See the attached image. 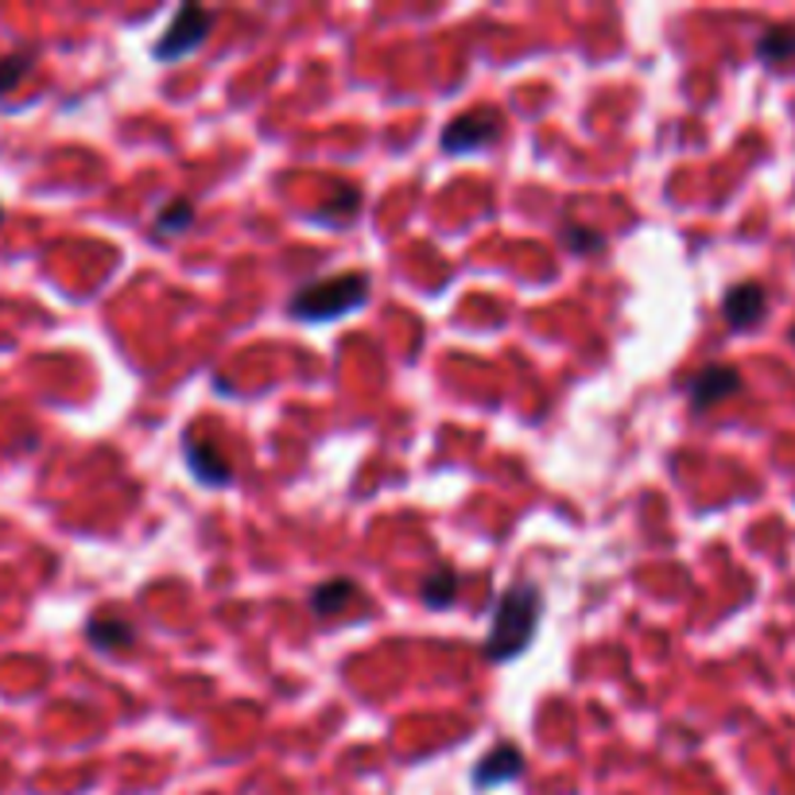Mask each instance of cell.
<instances>
[{"label":"cell","instance_id":"obj_1","mask_svg":"<svg viewBox=\"0 0 795 795\" xmlns=\"http://www.w3.org/2000/svg\"><path fill=\"white\" fill-rule=\"evenodd\" d=\"M543 617V594L535 583H512L509 590L493 601L489 632H485V660L489 664H512L532 648Z\"/></svg>","mask_w":795,"mask_h":795},{"label":"cell","instance_id":"obj_2","mask_svg":"<svg viewBox=\"0 0 795 795\" xmlns=\"http://www.w3.org/2000/svg\"><path fill=\"white\" fill-rule=\"evenodd\" d=\"M369 303V276L365 272H345L334 279H314L303 284L287 299V314L299 322H334Z\"/></svg>","mask_w":795,"mask_h":795},{"label":"cell","instance_id":"obj_3","mask_svg":"<svg viewBox=\"0 0 795 795\" xmlns=\"http://www.w3.org/2000/svg\"><path fill=\"white\" fill-rule=\"evenodd\" d=\"M210 27H213L210 12L198 9V4H183L172 16V24H167V32L156 40L152 55H156V63H179V58L195 55V51L210 40Z\"/></svg>","mask_w":795,"mask_h":795},{"label":"cell","instance_id":"obj_4","mask_svg":"<svg viewBox=\"0 0 795 795\" xmlns=\"http://www.w3.org/2000/svg\"><path fill=\"white\" fill-rule=\"evenodd\" d=\"M500 136V117L493 113V109H470V113L454 117L451 124L443 129V136H439V148L446 152V156H474V152H482L489 140Z\"/></svg>","mask_w":795,"mask_h":795},{"label":"cell","instance_id":"obj_5","mask_svg":"<svg viewBox=\"0 0 795 795\" xmlns=\"http://www.w3.org/2000/svg\"><path fill=\"white\" fill-rule=\"evenodd\" d=\"M183 459H187V470L195 474V482L210 485V489L233 485V466L225 462V454L213 443H206V439H195V435L183 439Z\"/></svg>","mask_w":795,"mask_h":795},{"label":"cell","instance_id":"obj_6","mask_svg":"<svg viewBox=\"0 0 795 795\" xmlns=\"http://www.w3.org/2000/svg\"><path fill=\"white\" fill-rule=\"evenodd\" d=\"M520 772H525V753H520L517 746H497L493 753H485L482 761L474 764L470 784H474L477 792H485V787L512 784V780H520Z\"/></svg>","mask_w":795,"mask_h":795},{"label":"cell","instance_id":"obj_7","mask_svg":"<svg viewBox=\"0 0 795 795\" xmlns=\"http://www.w3.org/2000/svg\"><path fill=\"white\" fill-rule=\"evenodd\" d=\"M733 393H741V377H738V369H730V365H706V369L695 373V380L687 385L691 408L695 411L714 408V404H721Z\"/></svg>","mask_w":795,"mask_h":795},{"label":"cell","instance_id":"obj_8","mask_svg":"<svg viewBox=\"0 0 795 795\" xmlns=\"http://www.w3.org/2000/svg\"><path fill=\"white\" fill-rule=\"evenodd\" d=\"M721 314L733 330H749L764 319V287L761 284H738L721 299Z\"/></svg>","mask_w":795,"mask_h":795},{"label":"cell","instance_id":"obj_9","mask_svg":"<svg viewBox=\"0 0 795 795\" xmlns=\"http://www.w3.org/2000/svg\"><path fill=\"white\" fill-rule=\"evenodd\" d=\"M86 640L93 644V652H106L109 656V652H132L140 644V632L124 617H93L86 625Z\"/></svg>","mask_w":795,"mask_h":795},{"label":"cell","instance_id":"obj_10","mask_svg":"<svg viewBox=\"0 0 795 795\" xmlns=\"http://www.w3.org/2000/svg\"><path fill=\"white\" fill-rule=\"evenodd\" d=\"M357 598H361V586L353 583V578H345V574L342 578H327V583H319L311 590V614L330 621V617L345 614Z\"/></svg>","mask_w":795,"mask_h":795},{"label":"cell","instance_id":"obj_11","mask_svg":"<svg viewBox=\"0 0 795 795\" xmlns=\"http://www.w3.org/2000/svg\"><path fill=\"white\" fill-rule=\"evenodd\" d=\"M190 225H195V202H190L187 195H175V198H167V202L156 210V218H152V238L156 241L179 238V233H187Z\"/></svg>","mask_w":795,"mask_h":795},{"label":"cell","instance_id":"obj_12","mask_svg":"<svg viewBox=\"0 0 795 795\" xmlns=\"http://www.w3.org/2000/svg\"><path fill=\"white\" fill-rule=\"evenodd\" d=\"M419 598H423L427 609H435V614L451 609L454 601H459V574H454V566L439 563L435 571L423 578V586H419Z\"/></svg>","mask_w":795,"mask_h":795},{"label":"cell","instance_id":"obj_13","mask_svg":"<svg viewBox=\"0 0 795 795\" xmlns=\"http://www.w3.org/2000/svg\"><path fill=\"white\" fill-rule=\"evenodd\" d=\"M757 55L769 66L787 63V58L795 55V32L792 27H772V32H764L761 40H757Z\"/></svg>","mask_w":795,"mask_h":795},{"label":"cell","instance_id":"obj_14","mask_svg":"<svg viewBox=\"0 0 795 795\" xmlns=\"http://www.w3.org/2000/svg\"><path fill=\"white\" fill-rule=\"evenodd\" d=\"M559 245L571 249V253H598V249H606V233L590 230V225L563 222L559 225Z\"/></svg>","mask_w":795,"mask_h":795},{"label":"cell","instance_id":"obj_15","mask_svg":"<svg viewBox=\"0 0 795 795\" xmlns=\"http://www.w3.org/2000/svg\"><path fill=\"white\" fill-rule=\"evenodd\" d=\"M357 210H361V190H357V187H342V190H338V195L330 198V202L319 210V222H327V225H330V222L345 225Z\"/></svg>","mask_w":795,"mask_h":795},{"label":"cell","instance_id":"obj_16","mask_svg":"<svg viewBox=\"0 0 795 795\" xmlns=\"http://www.w3.org/2000/svg\"><path fill=\"white\" fill-rule=\"evenodd\" d=\"M27 66H32V55H24V51H16V55H9V58H0V98L16 90V82L27 75Z\"/></svg>","mask_w":795,"mask_h":795},{"label":"cell","instance_id":"obj_17","mask_svg":"<svg viewBox=\"0 0 795 795\" xmlns=\"http://www.w3.org/2000/svg\"><path fill=\"white\" fill-rule=\"evenodd\" d=\"M0 222H4V206H0Z\"/></svg>","mask_w":795,"mask_h":795},{"label":"cell","instance_id":"obj_18","mask_svg":"<svg viewBox=\"0 0 795 795\" xmlns=\"http://www.w3.org/2000/svg\"><path fill=\"white\" fill-rule=\"evenodd\" d=\"M792 342H795V330H792Z\"/></svg>","mask_w":795,"mask_h":795}]
</instances>
